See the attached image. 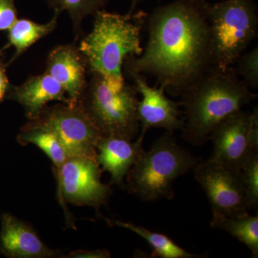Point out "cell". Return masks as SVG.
Here are the masks:
<instances>
[{
	"label": "cell",
	"mask_w": 258,
	"mask_h": 258,
	"mask_svg": "<svg viewBox=\"0 0 258 258\" xmlns=\"http://www.w3.org/2000/svg\"><path fill=\"white\" fill-rule=\"evenodd\" d=\"M207 0H175L147 18L149 38L139 56L125 59L124 70L149 75L156 86L180 96L212 67Z\"/></svg>",
	"instance_id": "6da1fadb"
},
{
	"label": "cell",
	"mask_w": 258,
	"mask_h": 258,
	"mask_svg": "<svg viewBox=\"0 0 258 258\" xmlns=\"http://www.w3.org/2000/svg\"><path fill=\"white\" fill-rule=\"evenodd\" d=\"M180 96L185 115L182 137L195 147L205 144L220 122L257 97L232 66H212Z\"/></svg>",
	"instance_id": "7a4b0ae2"
},
{
	"label": "cell",
	"mask_w": 258,
	"mask_h": 258,
	"mask_svg": "<svg viewBox=\"0 0 258 258\" xmlns=\"http://www.w3.org/2000/svg\"><path fill=\"white\" fill-rule=\"evenodd\" d=\"M92 31L83 37L79 47L91 73L101 75L115 84L125 83L123 62L130 56H139L141 33L147 21L143 11L122 15L101 10L93 15Z\"/></svg>",
	"instance_id": "3957f363"
},
{
	"label": "cell",
	"mask_w": 258,
	"mask_h": 258,
	"mask_svg": "<svg viewBox=\"0 0 258 258\" xmlns=\"http://www.w3.org/2000/svg\"><path fill=\"white\" fill-rule=\"evenodd\" d=\"M198 162V158L179 146L173 132H166L132 166L125 177V189L144 202L170 200L174 181Z\"/></svg>",
	"instance_id": "277c9868"
},
{
	"label": "cell",
	"mask_w": 258,
	"mask_h": 258,
	"mask_svg": "<svg viewBox=\"0 0 258 258\" xmlns=\"http://www.w3.org/2000/svg\"><path fill=\"white\" fill-rule=\"evenodd\" d=\"M91 74L79 104L102 136L132 140L141 128L135 86L126 82L115 84L101 75Z\"/></svg>",
	"instance_id": "5b68a950"
},
{
	"label": "cell",
	"mask_w": 258,
	"mask_h": 258,
	"mask_svg": "<svg viewBox=\"0 0 258 258\" xmlns=\"http://www.w3.org/2000/svg\"><path fill=\"white\" fill-rule=\"evenodd\" d=\"M211 37L212 64L232 67L257 37L255 0H224L208 7Z\"/></svg>",
	"instance_id": "8992f818"
},
{
	"label": "cell",
	"mask_w": 258,
	"mask_h": 258,
	"mask_svg": "<svg viewBox=\"0 0 258 258\" xmlns=\"http://www.w3.org/2000/svg\"><path fill=\"white\" fill-rule=\"evenodd\" d=\"M32 121L55 134L68 157L96 160V144L102 135L79 104L62 103L46 106L40 117Z\"/></svg>",
	"instance_id": "52a82bcc"
},
{
	"label": "cell",
	"mask_w": 258,
	"mask_h": 258,
	"mask_svg": "<svg viewBox=\"0 0 258 258\" xmlns=\"http://www.w3.org/2000/svg\"><path fill=\"white\" fill-rule=\"evenodd\" d=\"M210 139L213 143L210 160L226 167L240 171L244 163L258 152V111L235 112L214 128Z\"/></svg>",
	"instance_id": "ba28073f"
},
{
	"label": "cell",
	"mask_w": 258,
	"mask_h": 258,
	"mask_svg": "<svg viewBox=\"0 0 258 258\" xmlns=\"http://www.w3.org/2000/svg\"><path fill=\"white\" fill-rule=\"evenodd\" d=\"M212 207L213 216L237 217L248 214L249 208L240 171L210 160L198 163L193 169Z\"/></svg>",
	"instance_id": "9c48e42d"
},
{
	"label": "cell",
	"mask_w": 258,
	"mask_h": 258,
	"mask_svg": "<svg viewBox=\"0 0 258 258\" xmlns=\"http://www.w3.org/2000/svg\"><path fill=\"white\" fill-rule=\"evenodd\" d=\"M101 168L96 159L70 157L55 169L60 201L98 210L111 195L110 186L101 181Z\"/></svg>",
	"instance_id": "30bf717a"
},
{
	"label": "cell",
	"mask_w": 258,
	"mask_h": 258,
	"mask_svg": "<svg viewBox=\"0 0 258 258\" xmlns=\"http://www.w3.org/2000/svg\"><path fill=\"white\" fill-rule=\"evenodd\" d=\"M125 71L133 80L137 92L142 96L137 106L142 133H147L151 128H164L173 133L182 130L184 118H181L182 113L179 110V102L169 99L164 88L149 86L144 75L129 70Z\"/></svg>",
	"instance_id": "8fae6325"
},
{
	"label": "cell",
	"mask_w": 258,
	"mask_h": 258,
	"mask_svg": "<svg viewBox=\"0 0 258 258\" xmlns=\"http://www.w3.org/2000/svg\"><path fill=\"white\" fill-rule=\"evenodd\" d=\"M88 69L86 57L74 45L56 47L47 57L46 72L62 86L72 106L79 104L86 91Z\"/></svg>",
	"instance_id": "7c38bea8"
},
{
	"label": "cell",
	"mask_w": 258,
	"mask_h": 258,
	"mask_svg": "<svg viewBox=\"0 0 258 258\" xmlns=\"http://www.w3.org/2000/svg\"><path fill=\"white\" fill-rule=\"evenodd\" d=\"M142 133L138 140L118 137L102 136L96 144V161L102 171L111 174V184L118 185L125 189L124 179L144 152Z\"/></svg>",
	"instance_id": "4fadbf2b"
},
{
	"label": "cell",
	"mask_w": 258,
	"mask_h": 258,
	"mask_svg": "<svg viewBox=\"0 0 258 258\" xmlns=\"http://www.w3.org/2000/svg\"><path fill=\"white\" fill-rule=\"evenodd\" d=\"M0 241L3 252L12 257L50 258L60 255L58 251L42 242L31 226L10 215L3 217Z\"/></svg>",
	"instance_id": "5bb4252c"
},
{
	"label": "cell",
	"mask_w": 258,
	"mask_h": 258,
	"mask_svg": "<svg viewBox=\"0 0 258 258\" xmlns=\"http://www.w3.org/2000/svg\"><path fill=\"white\" fill-rule=\"evenodd\" d=\"M11 98L23 107L30 120L37 119L49 102L70 104L63 88L47 72L29 78L21 86L13 88Z\"/></svg>",
	"instance_id": "9a60e30c"
},
{
	"label": "cell",
	"mask_w": 258,
	"mask_h": 258,
	"mask_svg": "<svg viewBox=\"0 0 258 258\" xmlns=\"http://www.w3.org/2000/svg\"><path fill=\"white\" fill-rule=\"evenodd\" d=\"M59 15L55 13L50 21L45 24L34 23L27 19L17 20L9 30V43L5 47L14 46L16 50L9 64L35 42L53 31L57 27Z\"/></svg>",
	"instance_id": "2e32d148"
},
{
	"label": "cell",
	"mask_w": 258,
	"mask_h": 258,
	"mask_svg": "<svg viewBox=\"0 0 258 258\" xmlns=\"http://www.w3.org/2000/svg\"><path fill=\"white\" fill-rule=\"evenodd\" d=\"M18 142L23 145L32 144L40 148L50 158L55 169H59L69 158L55 134L32 120L22 128Z\"/></svg>",
	"instance_id": "e0dca14e"
},
{
	"label": "cell",
	"mask_w": 258,
	"mask_h": 258,
	"mask_svg": "<svg viewBox=\"0 0 258 258\" xmlns=\"http://www.w3.org/2000/svg\"><path fill=\"white\" fill-rule=\"evenodd\" d=\"M213 228L221 229L245 244L254 257L258 255V216L246 215L237 217L213 216Z\"/></svg>",
	"instance_id": "ac0fdd59"
},
{
	"label": "cell",
	"mask_w": 258,
	"mask_h": 258,
	"mask_svg": "<svg viewBox=\"0 0 258 258\" xmlns=\"http://www.w3.org/2000/svg\"><path fill=\"white\" fill-rule=\"evenodd\" d=\"M113 225L127 229L134 233L143 237L152 247V257L161 258H195L199 257L198 254L190 253L184 248L177 245L169 237L163 234L152 232L141 226H137L131 222L111 220Z\"/></svg>",
	"instance_id": "d6986e66"
},
{
	"label": "cell",
	"mask_w": 258,
	"mask_h": 258,
	"mask_svg": "<svg viewBox=\"0 0 258 258\" xmlns=\"http://www.w3.org/2000/svg\"><path fill=\"white\" fill-rule=\"evenodd\" d=\"M47 4L55 13H69L73 23L76 39L83 35L82 24L86 17L94 15L97 12L104 10L108 0H46Z\"/></svg>",
	"instance_id": "ffe728a7"
},
{
	"label": "cell",
	"mask_w": 258,
	"mask_h": 258,
	"mask_svg": "<svg viewBox=\"0 0 258 258\" xmlns=\"http://www.w3.org/2000/svg\"><path fill=\"white\" fill-rule=\"evenodd\" d=\"M249 208H257L258 205V152L254 153L244 163L240 169Z\"/></svg>",
	"instance_id": "44dd1931"
},
{
	"label": "cell",
	"mask_w": 258,
	"mask_h": 258,
	"mask_svg": "<svg viewBox=\"0 0 258 258\" xmlns=\"http://www.w3.org/2000/svg\"><path fill=\"white\" fill-rule=\"evenodd\" d=\"M237 76L249 88H258V47L256 46L249 52H244L232 66Z\"/></svg>",
	"instance_id": "7402d4cb"
},
{
	"label": "cell",
	"mask_w": 258,
	"mask_h": 258,
	"mask_svg": "<svg viewBox=\"0 0 258 258\" xmlns=\"http://www.w3.org/2000/svg\"><path fill=\"white\" fill-rule=\"evenodd\" d=\"M17 20L14 0H0V31L9 30Z\"/></svg>",
	"instance_id": "603a6c76"
},
{
	"label": "cell",
	"mask_w": 258,
	"mask_h": 258,
	"mask_svg": "<svg viewBox=\"0 0 258 258\" xmlns=\"http://www.w3.org/2000/svg\"><path fill=\"white\" fill-rule=\"evenodd\" d=\"M111 253L106 249H94V250H76L66 256L71 258H108Z\"/></svg>",
	"instance_id": "cb8c5ba5"
},
{
	"label": "cell",
	"mask_w": 258,
	"mask_h": 258,
	"mask_svg": "<svg viewBox=\"0 0 258 258\" xmlns=\"http://www.w3.org/2000/svg\"><path fill=\"white\" fill-rule=\"evenodd\" d=\"M9 87V81L5 74L4 68H0V101L4 98L5 93Z\"/></svg>",
	"instance_id": "d4e9b609"
},
{
	"label": "cell",
	"mask_w": 258,
	"mask_h": 258,
	"mask_svg": "<svg viewBox=\"0 0 258 258\" xmlns=\"http://www.w3.org/2000/svg\"><path fill=\"white\" fill-rule=\"evenodd\" d=\"M142 1V0H131V2H132V7H131V10L130 11L128 12V13H130V14L134 13V10L136 9V7Z\"/></svg>",
	"instance_id": "484cf974"
},
{
	"label": "cell",
	"mask_w": 258,
	"mask_h": 258,
	"mask_svg": "<svg viewBox=\"0 0 258 258\" xmlns=\"http://www.w3.org/2000/svg\"><path fill=\"white\" fill-rule=\"evenodd\" d=\"M0 55H1V52H0ZM3 63H2V59H1V57H0V68H3Z\"/></svg>",
	"instance_id": "4316f807"
},
{
	"label": "cell",
	"mask_w": 258,
	"mask_h": 258,
	"mask_svg": "<svg viewBox=\"0 0 258 258\" xmlns=\"http://www.w3.org/2000/svg\"><path fill=\"white\" fill-rule=\"evenodd\" d=\"M0 52H1V51H0Z\"/></svg>",
	"instance_id": "83f0119b"
}]
</instances>
